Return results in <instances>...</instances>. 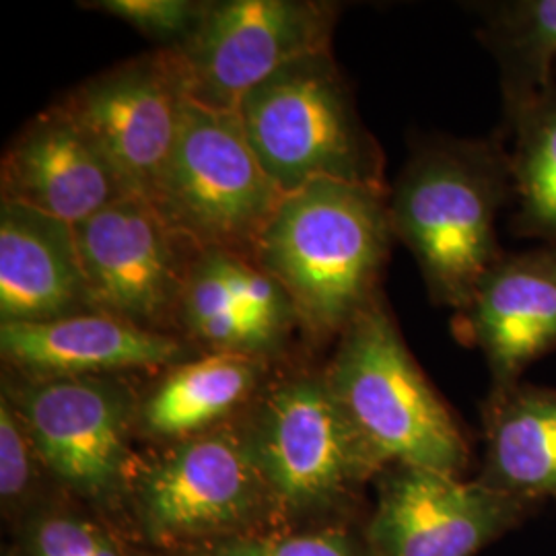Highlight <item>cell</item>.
I'll return each mask as SVG.
<instances>
[{"instance_id":"obj_16","label":"cell","mask_w":556,"mask_h":556,"mask_svg":"<svg viewBox=\"0 0 556 556\" xmlns=\"http://www.w3.org/2000/svg\"><path fill=\"white\" fill-rule=\"evenodd\" d=\"M197 355L184 338L142 330L105 314L0 324L2 369L27 379L151 376Z\"/></svg>"},{"instance_id":"obj_3","label":"cell","mask_w":556,"mask_h":556,"mask_svg":"<svg viewBox=\"0 0 556 556\" xmlns=\"http://www.w3.org/2000/svg\"><path fill=\"white\" fill-rule=\"evenodd\" d=\"M278 526L361 523L379 466L332 394L324 365L277 367L238 420Z\"/></svg>"},{"instance_id":"obj_21","label":"cell","mask_w":556,"mask_h":556,"mask_svg":"<svg viewBox=\"0 0 556 556\" xmlns=\"http://www.w3.org/2000/svg\"><path fill=\"white\" fill-rule=\"evenodd\" d=\"M514 139L511 229L556 245V85L530 103L501 135Z\"/></svg>"},{"instance_id":"obj_25","label":"cell","mask_w":556,"mask_h":556,"mask_svg":"<svg viewBox=\"0 0 556 556\" xmlns=\"http://www.w3.org/2000/svg\"><path fill=\"white\" fill-rule=\"evenodd\" d=\"M91 11H101L132 25L144 38L157 43V50H178L194 36L206 2L199 0H96L80 2Z\"/></svg>"},{"instance_id":"obj_8","label":"cell","mask_w":556,"mask_h":556,"mask_svg":"<svg viewBox=\"0 0 556 556\" xmlns=\"http://www.w3.org/2000/svg\"><path fill=\"white\" fill-rule=\"evenodd\" d=\"M282 197L238 114L186 100L178 140L149 200L167 227L197 250L254 256Z\"/></svg>"},{"instance_id":"obj_26","label":"cell","mask_w":556,"mask_h":556,"mask_svg":"<svg viewBox=\"0 0 556 556\" xmlns=\"http://www.w3.org/2000/svg\"><path fill=\"white\" fill-rule=\"evenodd\" d=\"M135 556H184L176 553H161V551H151V548H142L135 544Z\"/></svg>"},{"instance_id":"obj_12","label":"cell","mask_w":556,"mask_h":556,"mask_svg":"<svg viewBox=\"0 0 556 556\" xmlns=\"http://www.w3.org/2000/svg\"><path fill=\"white\" fill-rule=\"evenodd\" d=\"M186 89L169 50L119 62L62 103L98 140L128 197L151 200L178 140Z\"/></svg>"},{"instance_id":"obj_19","label":"cell","mask_w":556,"mask_h":556,"mask_svg":"<svg viewBox=\"0 0 556 556\" xmlns=\"http://www.w3.org/2000/svg\"><path fill=\"white\" fill-rule=\"evenodd\" d=\"M480 484L534 507L556 503V390L517 381L482 402Z\"/></svg>"},{"instance_id":"obj_18","label":"cell","mask_w":556,"mask_h":556,"mask_svg":"<svg viewBox=\"0 0 556 556\" xmlns=\"http://www.w3.org/2000/svg\"><path fill=\"white\" fill-rule=\"evenodd\" d=\"M280 365L238 355H197L139 381L137 438L165 447L227 427L245 415Z\"/></svg>"},{"instance_id":"obj_1","label":"cell","mask_w":556,"mask_h":556,"mask_svg":"<svg viewBox=\"0 0 556 556\" xmlns=\"http://www.w3.org/2000/svg\"><path fill=\"white\" fill-rule=\"evenodd\" d=\"M394 241L386 192L316 179L280 199L254 258L293 299L309 346H319L381 295Z\"/></svg>"},{"instance_id":"obj_10","label":"cell","mask_w":556,"mask_h":556,"mask_svg":"<svg viewBox=\"0 0 556 556\" xmlns=\"http://www.w3.org/2000/svg\"><path fill=\"white\" fill-rule=\"evenodd\" d=\"M80 264L96 314L178 337V309L194 254L157 208L122 197L75 225Z\"/></svg>"},{"instance_id":"obj_4","label":"cell","mask_w":556,"mask_h":556,"mask_svg":"<svg viewBox=\"0 0 556 556\" xmlns=\"http://www.w3.org/2000/svg\"><path fill=\"white\" fill-rule=\"evenodd\" d=\"M324 374L379 470L413 466L466 475L468 438L418 367L383 293L338 337Z\"/></svg>"},{"instance_id":"obj_13","label":"cell","mask_w":556,"mask_h":556,"mask_svg":"<svg viewBox=\"0 0 556 556\" xmlns=\"http://www.w3.org/2000/svg\"><path fill=\"white\" fill-rule=\"evenodd\" d=\"M178 337L200 355L293 363L309 346L298 307L252 254L199 250L179 299Z\"/></svg>"},{"instance_id":"obj_6","label":"cell","mask_w":556,"mask_h":556,"mask_svg":"<svg viewBox=\"0 0 556 556\" xmlns=\"http://www.w3.org/2000/svg\"><path fill=\"white\" fill-rule=\"evenodd\" d=\"M236 114L282 194L316 179L390 194L383 151L361 118L332 50L289 62L254 87Z\"/></svg>"},{"instance_id":"obj_24","label":"cell","mask_w":556,"mask_h":556,"mask_svg":"<svg viewBox=\"0 0 556 556\" xmlns=\"http://www.w3.org/2000/svg\"><path fill=\"white\" fill-rule=\"evenodd\" d=\"M184 556H374L361 523L275 526Z\"/></svg>"},{"instance_id":"obj_2","label":"cell","mask_w":556,"mask_h":556,"mask_svg":"<svg viewBox=\"0 0 556 556\" xmlns=\"http://www.w3.org/2000/svg\"><path fill=\"white\" fill-rule=\"evenodd\" d=\"M514 204L505 139L417 140L390 194L397 241L417 260L435 305L462 312L503 256L498 213Z\"/></svg>"},{"instance_id":"obj_20","label":"cell","mask_w":556,"mask_h":556,"mask_svg":"<svg viewBox=\"0 0 556 556\" xmlns=\"http://www.w3.org/2000/svg\"><path fill=\"white\" fill-rule=\"evenodd\" d=\"M478 38L495 56L503 98V135L511 122L556 85V0L475 4Z\"/></svg>"},{"instance_id":"obj_22","label":"cell","mask_w":556,"mask_h":556,"mask_svg":"<svg viewBox=\"0 0 556 556\" xmlns=\"http://www.w3.org/2000/svg\"><path fill=\"white\" fill-rule=\"evenodd\" d=\"M7 556H135V544L108 517L60 495L11 532Z\"/></svg>"},{"instance_id":"obj_17","label":"cell","mask_w":556,"mask_h":556,"mask_svg":"<svg viewBox=\"0 0 556 556\" xmlns=\"http://www.w3.org/2000/svg\"><path fill=\"white\" fill-rule=\"evenodd\" d=\"M96 314L75 227L0 200V324Z\"/></svg>"},{"instance_id":"obj_9","label":"cell","mask_w":556,"mask_h":556,"mask_svg":"<svg viewBox=\"0 0 556 556\" xmlns=\"http://www.w3.org/2000/svg\"><path fill=\"white\" fill-rule=\"evenodd\" d=\"M340 7L321 0L206 2L194 36L169 50L186 98L236 112L260 83L293 60L332 50Z\"/></svg>"},{"instance_id":"obj_14","label":"cell","mask_w":556,"mask_h":556,"mask_svg":"<svg viewBox=\"0 0 556 556\" xmlns=\"http://www.w3.org/2000/svg\"><path fill=\"white\" fill-rule=\"evenodd\" d=\"M128 197L98 140L59 101L29 119L0 163V200L73 227Z\"/></svg>"},{"instance_id":"obj_15","label":"cell","mask_w":556,"mask_h":556,"mask_svg":"<svg viewBox=\"0 0 556 556\" xmlns=\"http://www.w3.org/2000/svg\"><path fill=\"white\" fill-rule=\"evenodd\" d=\"M454 332L482 353L491 388L521 381L556 349V245L503 254L457 312Z\"/></svg>"},{"instance_id":"obj_5","label":"cell","mask_w":556,"mask_h":556,"mask_svg":"<svg viewBox=\"0 0 556 556\" xmlns=\"http://www.w3.org/2000/svg\"><path fill=\"white\" fill-rule=\"evenodd\" d=\"M278 526L238 420L199 438L142 450L119 530L132 544L190 555Z\"/></svg>"},{"instance_id":"obj_11","label":"cell","mask_w":556,"mask_h":556,"mask_svg":"<svg viewBox=\"0 0 556 556\" xmlns=\"http://www.w3.org/2000/svg\"><path fill=\"white\" fill-rule=\"evenodd\" d=\"M374 489L363 521L374 556H477L538 509L477 478L413 466L383 468Z\"/></svg>"},{"instance_id":"obj_7","label":"cell","mask_w":556,"mask_h":556,"mask_svg":"<svg viewBox=\"0 0 556 556\" xmlns=\"http://www.w3.org/2000/svg\"><path fill=\"white\" fill-rule=\"evenodd\" d=\"M7 397L60 489L119 528L142 447L135 376L21 378L2 369Z\"/></svg>"},{"instance_id":"obj_23","label":"cell","mask_w":556,"mask_h":556,"mask_svg":"<svg viewBox=\"0 0 556 556\" xmlns=\"http://www.w3.org/2000/svg\"><path fill=\"white\" fill-rule=\"evenodd\" d=\"M60 495L66 493L52 477L20 415L7 397L0 396V511L9 532Z\"/></svg>"}]
</instances>
